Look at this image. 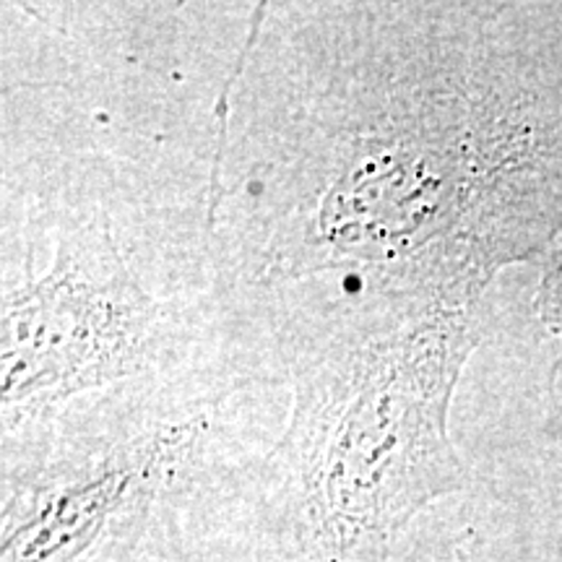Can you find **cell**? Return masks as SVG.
<instances>
[{
    "label": "cell",
    "instance_id": "cell-1",
    "mask_svg": "<svg viewBox=\"0 0 562 562\" xmlns=\"http://www.w3.org/2000/svg\"><path fill=\"white\" fill-rule=\"evenodd\" d=\"M539 5H252L216 97L206 235L243 315L279 294L480 307L562 235V45Z\"/></svg>",
    "mask_w": 562,
    "mask_h": 562
},
{
    "label": "cell",
    "instance_id": "cell-2",
    "mask_svg": "<svg viewBox=\"0 0 562 562\" xmlns=\"http://www.w3.org/2000/svg\"><path fill=\"white\" fill-rule=\"evenodd\" d=\"M258 318L290 389L252 474L261 518L302 562H391L414 516L469 480L448 412L480 307L297 290Z\"/></svg>",
    "mask_w": 562,
    "mask_h": 562
},
{
    "label": "cell",
    "instance_id": "cell-3",
    "mask_svg": "<svg viewBox=\"0 0 562 562\" xmlns=\"http://www.w3.org/2000/svg\"><path fill=\"white\" fill-rule=\"evenodd\" d=\"M47 214L45 266L0 252L3 435L91 393L193 368L256 331L220 290L154 292L89 186L63 182Z\"/></svg>",
    "mask_w": 562,
    "mask_h": 562
},
{
    "label": "cell",
    "instance_id": "cell-4",
    "mask_svg": "<svg viewBox=\"0 0 562 562\" xmlns=\"http://www.w3.org/2000/svg\"><path fill=\"white\" fill-rule=\"evenodd\" d=\"M537 311L552 336L562 341V243L552 250L537 292ZM562 360V357H560Z\"/></svg>",
    "mask_w": 562,
    "mask_h": 562
},
{
    "label": "cell",
    "instance_id": "cell-5",
    "mask_svg": "<svg viewBox=\"0 0 562 562\" xmlns=\"http://www.w3.org/2000/svg\"><path fill=\"white\" fill-rule=\"evenodd\" d=\"M544 438L547 446L554 448L562 456V419L560 417H550L544 425Z\"/></svg>",
    "mask_w": 562,
    "mask_h": 562
}]
</instances>
